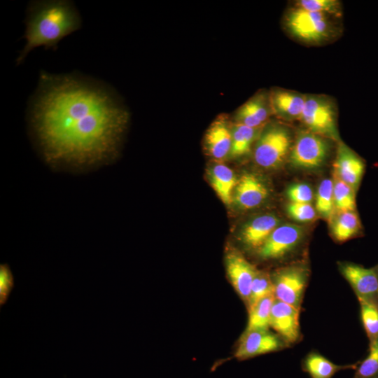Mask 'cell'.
<instances>
[{
  "mask_svg": "<svg viewBox=\"0 0 378 378\" xmlns=\"http://www.w3.org/2000/svg\"><path fill=\"white\" fill-rule=\"evenodd\" d=\"M274 295L265 297L248 309V319L245 330H268Z\"/></svg>",
  "mask_w": 378,
  "mask_h": 378,
  "instance_id": "603a6c76",
  "label": "cell"
},
{
  "mask_svg": "<svg viewBox=\"0 0 378 378\" xmlns=\"http://www.w3.org/2000/svg\"><path fill=\"white\" fill-rule=\"evenodd\" d=\"M360 318L369 342L378 337V300H358Z\"/></svg>",
  "mask_w": 378,
  "mask_h": 378,
  "instance_id": "d4e9b609",
  "label": "cell"
},
{
  "mask_svg": "<svg viewBox=\"0 0 378 378\" xmlns=\"http://www.w3.org/2000/svg\"><path fill=\"white\" fill-rule=\"evenodd\" d=\"M287 212L290 218L302 223L312 221L316 216V209L311 203L290 202L287 205Z\"/></svg>",
  "mask_w": 378,
  "mask_h": 378,
  "instance_id": "f546056e",
  "label": "cell"
},
{
  "mask_svg": "<svg viewBox=\"0 0 378 378\" xmlns=\"http://www.w3.org/2000/svg\"><path fill=\"white\" fill-rule=\"evenodd\" d=\"M338 268L354 291L357 299L378 300V274L374 267L350 262H340Z\"/></svg>",
  "mask_w": 378,
  "mask_h": 378,
  "instance_id": "8fae6325",
  "label": "cell"
},
{
  "mask_svg": "<svg viewBox=\"0 0 378 378\" xmlns=\"http://www.w3.org/2000/svg\"><path fill=\"white\" fill-rule=\"evenodd\" d=\"M309 274L307 265L301 262L276 270L271 274L275 298L300 311Z\"/></svg>",
  "mask_w": 378,
  "mask_h": 378,
  "instance_id": "5b68a950",
  "label": "cell"
},
{
  "mask_svg": "<svg viewBox=\"0 0 378 378\" xmlns=\"http://www.w3.org/2000/svg\"><path fill=\"white\" fill-rule=\"evenodd\" d=\"M279 223L278 218L272 214H264L253 218L241 232L243 243L250 248L258 249Z\"/></svg>",
  "mask_w": 378,
  "mask_h": 378,
  "instance_id": "ac0fdd59",
  "label": "cell"
},
{
  "mask_svg": "<svg viewBox=\"0 0 378 378\" xmlns=\"http://www.w3.org/2000/svg\"><path fill=\"white\" fill-rule=\"evenodd\" d=\"M271 295H274V285L271 274L258 270L251 284L250 295L246 304L248 309L262 298Z\"/></svg>",
  "mask_w": 378,
  "mask_h": 378,
  "instance_id": "4316f807",
  "label": "cell"
},
{
  "mask_svg": "<svg viewBox=\"0 0 378 378\" xmlns=\"http://www.w3.org/2000/svg\"><path fill=\"white\" fill-rule=\"evenodd\" d=\"M273 116L270 90L260 89L232 113L233 123L262 128Z\"/></svg>",
  "mask_w": 378,
  "mask_h": 378,
  "instance_id": "30bf717a",
  "label": "cell"
},
{
  "mask_svg": "<svg viewBox=\"0 0 378 378\" xmlns=\"http://www.w3.org/2000/svg\"><path fill=\"white\" fill-rule=\"evenodd\" d=\"M313 194L312 188L304 183L293 184L286 190L290 202L311 203L314 197Z\"/></svg>",
  "mask_w": 378,
  "mask_h": 378,
  "instance_id": "4dcf8cb0",
  "label": "cell"
},
{
  "mask_svg": "<svg viewBox=\"0 0 378 378\" xmlns=\"http://www.w3.org/2000/svg\"><path fill=\"white\" fill-rule=\"evenodd\" d=\"M333 181L335 207L339 212L356 211V190L335 175Z\"/></svg>",
  "mask_w": 378,
  "mask_h": 378,
  "instance_id": "484cf974",
  "label": "cell"
},
{
  "mask_svg": "<svg viewBox=\"0 0 378 378\" xmlns=\"http://www.w3.org/2000/svg\"><path fill=\"white\" fill-rule=\"evenodd\" d=\"M262 128H253L232 122V146L229 156L237 158L248 154Z\"/></svg>",
  "mask_w": 378,
  "mask_h": 378,
  "instance_id": "7402d4cb",
  "label": "cell"
},
{
  "mask_svg": "<svg viewBox=\"0 0 378 378\" xmlns=\"http://www.w3.org/2000/svg\"><path fill=\"white\" fill-rule=\"evenodd\" d=\"M28 115L46 160L92 164L118 153L130 121L120 97L91 78L40 73Z\"/></svg>",
  "mask_w": 378,
  "mask_h": 378,
  "instance_id": "6da1fadb",
  "label": "cell"
},
{
  "mask_svg": "<svg viewBox=\"0 0 378 378\" xmlns=\"http://www.w3.org/2000/svg\"><path fill=\"white\" fill-rule=\"evenodd\" d=\"M365 170L364 160L344 143L340 142L334 164V175L356 190Z\"/></svg>",
  "mask_w": 378,
  "mask_h": 378,
  "instance_id": "2e32d148",
  "label": "cell"
},
{
  "mask_svg": "<svg viewBox=\"0 0 378 378\" xmlns=\"http://www.w3.org/2000/svg\"><path fill=\"white\" fill-rule=\"evenodd\" d=\"M330 149L328 138L307 130H302L293 141L288 159L295 167L314 169L324 163Z\"/></svg>",
  "mask_w": 378,
  "mask_h": 378,
  "instance_id": "52a82bcc",
  "label": "cell"
},
{
  "mask_svg": "<svg viewBox=\"0 0 378 378\" xmlns=\"http://www.w3.org/2000/svg\"><path fill=\"white\" fill-rule=\"evenodd\" d=\"M357 363L337 365L320 353L312 351L307 354L301 363L302 370L309 374L311 378H332L340 370L356 369Z\"/></svg>",
  "mask_w": 378,
  "mask_h": 378,
  "instance_id": "d6986e66",
  "label": "cell"
},
{
  "mask_svg": "<svg viewBox=\"0 0 378 378\" xmlns=\"http://www.w3.org/2000/svg\"><path fill=\"white\" fill-rule=\"evenodd\" d=\"M355 370L353 378H378V337L369 342L368 354Z\"/></svg>",
  "mask_w": 378,
  "mask_h": 378,
  "instance_id": "83f0119b",
  "label": "cell"
},
{
  "mask_svg": "<svg viewBox=\"0 0 378 378\" xmlns=\"http://www.w3.org/2000/svg\"><path fill=\"white\" fill-rule=\"evenodd\" d=\"M333 181L330 178L322 180L316 195V211L324 218L331 220L334 210Z\"/></svg>",
  "mask_w": 378,
  "mask_h": 378,
  "instance_id": "cb8c5ba5",
  "label": "cell"
},
{
  "mask_svg": "<svg viewBox=\"0 0 378 378\" xmlns=\"http://www.w3.org/2000/svg\"><path fill=\"white\" fill-rule=\"evenodd\" d=\"M270 94L274 116L284 121L300 120L306 94L274 87L270 90Z\"/></svg>",
  "mask_w": 378,
  "mask_h": 378,
  "instance_id": "9a60e30c",
  "label": "cell"
},
{
  "mask_svg": "<svg viewBox=\"0 0 378 378\" xmlns=\"http://www.w3.org/2000/svg\"><path fill=\"white\" fill-rule=\"evenodd\" d=\"M289 346L276 332L268 330H245L241 335L234 357L246 360L260 355L275 352Z\"/></svg>",
  "mask_w": 378,
  "mask_h": 378,
  "instance_id": "9c48e42d",
  "label": "cell"
},
{
  "mask_svg": "<svg viewBox=\"0 0 378 378\" xmlns=\"http://www.w3.org/2000/svg\"><path fill=\"white\" fill-rule=\"evenodd\" d=\"M15 286L14 277L9 266L0 265V305L6 303Z\"/></svg>",
  "mask_w": 378,
  "mask_h": 378,
  "instance_id": "1f68e13d",
  "label": "cell"
},
{
  "mask_svg": "<svg viewBox=\"0 0 378 378\" xmlns=\"http://www.w3.org/2000/svg\"><path fill=\"white\" fill-rule=\"evenodd\" d=\"M300 313V310L275 298L270 325L289 346L302 339Z\"/></svg>",
  "mask_w": 378,
  "mask_h": 378,
  "instance_id": "4fadbf2b",
  "label": "cell"
},
{
  "mask_svg": "<svg viewBox=\"0 0 378 378\" xmlns=\"http://www.w3.org/2000/svg\"><path fill=\"white\" fill-rule=\"evenodd\" d=\"M331 221V233L338 242H344L361 233V223L356 211L339 212Z\"/></svg>",
  "mask_w": 378,
  "mask_h": 378,
  "instance_id": "44dd1931",
  "label": "cell"
},
{
  "mask_svg": "<svg viewBox=\"0 0 378 378\" xmlns=\"http://www.w3.org/2000/svg\"><path fill=\"white\" fill-rule=\"evenodd\" d=\"M303 230L294 224L277 226L265 243L258 249L262 260H279L292 254L300 245Z\"/></svg>",
  "mask_w": 378,
  "mask_h": 378,
  "instance_id": "ba28073f",
  "label": "cell"
},
{
  "mask_svg": "<svg viewBox=\"0 0 378 378\" xmlns=\"http://www.w3.org/2000/svg\"><path fill=\"white\" fill-rule=\"evenodd\" d=\"M81 24L80 15L72 1H30L25 18L26 44L16 59V64H20L35 48L56 50L58 43L79 29Z\"/></svg>",
  "mask_w": 378,
  "mask_h": 378,
  "instance_id": "7a4b0ae2",
  "label": "cell"
},
{
  "mask_svg": "<svg viewBox=\"0 0 378 378\" xmlns=\"http://www.w3.org/2000/svg\"><path fill=\"white\" fill-rule=\"evenodd\" d=\"M268 195L267 187L257 176L245 174L237 181L234 200L239 207L250 209L261 204Z\"/></svg>",
  "mask_w": 378,
  "mask_h": 378,
  "instance_id": "e0dca14e",
  "label": "cell"
},
{
  "mask_svg": "<svg viewBox=\"0 0 378 378\" xmlns=\"http://www.w3.org/2000/svg\"><path fill=\"white\" fill-rule=\"evenodd\" d=\"M335 18L293 6L282 19L284 30L296 41L307 45L330 42L337 34Z\"/></svg>",
  "mask_w": 378,
  "mask_h": 378,
  "instance_id": "3957f363",
  "label": "cell"
},
{
  "mask_svg": "<svg viewBox=\"0 0 378 378\" xmlns=\"http://www.w3.org/2000/svg\"><path fill=\"white\" fill-rule=\"evenodd\" d=\"M232 121L226 113L219 114L209 125L204 136L206 153L216 160L230 155L232 146Z\"/></svg>",
  "mask_w": 378,
  "mask_h": 378,
  "instance_id": "7c38bea8",
  "label": "cell"
},
{
  "mask_svg": "<svg viewBox=\"0 0 378 378\" xmlns=\"http://www.w3.org/2000/svg\"><path fill=\"white\" fill-rule=\"evenodd\" d=\"M337 108L334 101L323 94H306V101L300 121L307 130L337 141Z\"/></svg>",
  "mask_w": 378,
  "mask_h": 378,
  "instance_id": "8992f818",
  "label": "cell"
},
{
  "mask_svg": "<svg viewBox=\"0 0 378 378\" xmlns=\"http://www.w3.org/2000/svg\"><path fill=\"white\" fill-rule=\"evenodd\" d=\"M293 141L291 132L285 125L270 120L255 141L254 161L265 169L279 167L289 157Z\"/></svg>",
  "mask_w": 378,
  "mask_h": 378,
  "instance_id": "277c9868",
  "label": "cell"
},
{
  "mask_svg": "<svg viewBox=\"0 0 378 378\" xmlns=\"http://www.w3.org/2000/svg\"><path fill=\"white\" fill-rule=\"evenodd\" d=\"M210 171L213 188L225 204H230L232 200L233 190L237 183L234 172L222 162L215 163Z\"/></svg>",
  "mask_w": 378,
  "mask_h": 378,
  "instance_id": "ffe728a7",
  "label": "cell"
},
{
  "mask_svg": "<svg viewBox=\"0 0 378 378\" xmlns=\"http://www.w3.org/2000/svg\"><path fill=\"white\" fill-rule=\"evenodd\" d=\"M228 279L235 291L247 304L258 269L236 250L229 251L225 259Z\"/></svg>",
  "mask_w": 378,
  "mask_h": 378,
  "instance_id": "5bb4252c",
  "label": "cell"
},
{
  "mask_svg": "<svg viewBox=\"0 0 378 378\" xmlns=\"http://www.w3.org/2000/svg\"><path fill=\"white\" fill-rule=\"evenodd\" d=\"M374 269L375 270L376 272H377V274H378V265H376V266L374 267Z\"/></svg>",
  "mask_w": 378,
  "mask_h": 378,
  "instance_id": "d6a6232c",
  "label": "cell"
},
{
  "mask_svg": "<svg viewBox=\"0 0 378 378\" xmlns=\"http://www.w3.org/2000/svg\"><path fill=\"white\" fill-rule=\"evenodd\" d=\"M293 6L335 18H340L342 14L341 2L337 0H298Z\"/></svg>",
  "mask_w": 378,
  "mask_h": 378,
  "instance_id": "f1b7e54d",
  "label": "cell"
}]
</instances>
